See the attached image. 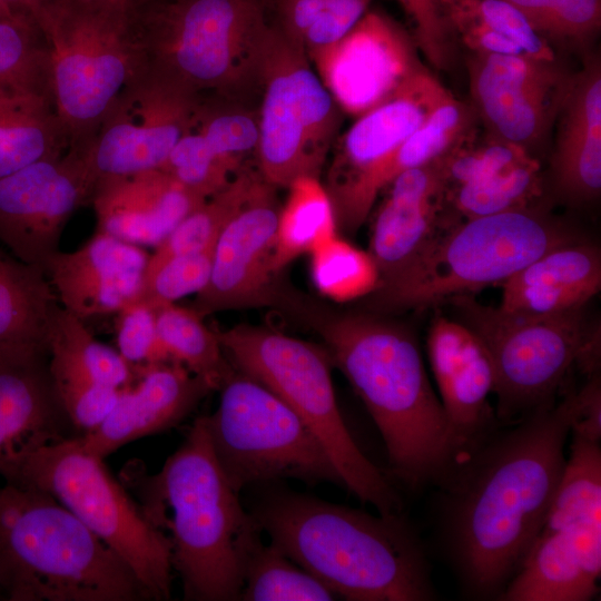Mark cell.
Instances as JSON below:
<instances>
[{"label":"cell","mask_w":601,"mask_h":601,"mask_svg":"<svg viewBox=\"0 0 601 601\" xmlns=\"http://www.w3.org/2000/svg\"><path fill=\"white\" fill-rule=\"evenodd\" d=\"M578 413L575 392L460 452L437 487L439 545L464 595L499 600L544 524Z\"/></svg>","instance_id":"obj_1"},{"label":"cell","mask_w":601,"mask_h":601,"mask_svg":"<svg viewBox=\"0 0 601 601\" xmlns=\"http://www.w3.org/2000/svg\"><path fill=\"white\" fill-rule=\"evenodd\" d=\"M287 308L319 334L385 443L388 473L410 490L434 485L456 449L413 334L372 315L335 313L285 290Z\"/></svg>","instance_id":"obj_2"},{"label":"cell","mask_w":601,"mask_h":601,"mask_svg":"<svg viewBox=\"0 0 601 601\" xmlns=\"http://www.w3.org/2000/svg\"><path fill=\"white\" fill-rule=\"evenodd\" d=\"M252 514L272 543L335 595L428 601L436 594L424 544L400 514L372 515L294 492H274Z\"/></svg>","instance_id":"obj_3"},{"label":"cell","mask_w":601,"mask_h":601,"mask_svg":"<svg viewBox=\"0 0 601 601\" xmlns=\"http://www.w3.org/2000/svg\"><path fill=\"white\" fill-rule=\"evenodd\" d=\"M140 506L171 543L184 599L239 600L245 566L262 529L220 467L205 415L157 474L136 476Z\"/></svg>","instance_id":"obj_4"},{"label":"cell","mask_w":601,"mask_h":601,"mask_svg":"<svg viewBox=\"0 0 601 601\" xmlns=\"http://www.w3.org/2000/svg\"><path fill=\"white\" fill-rule=\"evenodd\" d=\"M0 594L10 601L149 599L132 570L50 494L0 486Z\"/></svg>","instance_id":"obj_5"},{"label":"cell","mask_w":601,"mask_h":601,"mask_svg":"<svg viewBox=\"0 0 601 601\" xmlns=\"http://www.w3.org/2000/svg\"><path fill=\"white\" fill-rule=\"evenodd\" d=\"M272 0H159L137 20L150 71L200 97L259 93Z\"/></svg>","instance_id":"obj_6"},{"label":"cell","mask_w":601,"mask_h":601,"mask_svg":"<svg viewBox=\"0 0 601 601\" xmlns=\"http://www.w3.org/2000/svg\"><path fill=\"white\" fill-rule=\"evenodd\" d=\"M577 240L564 223L535 206L464 219L381 280L370 304L381 312L425 309L501 285L544 253Z\"/></svg>","instance_id":"obj_7"},{"label":"cell","mask_w":601,"mask_h":601,"mask_svg":"<svg viewBox=\"0 0 601 601\" xmlns=\"http://www.w3.org/2000/svg\"><path fill=\"white\" fill-rule=\"evenodd\" d=\"M234 367L285 402L322 444L343 487L380 514L402 513V501L353 439L341 414L326 347L262 326L214 328Z\"/></svg>","instance_id":"obj_8"},{"label":"cell","mask_w":601,"mask_h":601,"mask_svg":"<svg viewBox=\"0 0 601 601\" xmlns=\"http://www.w3.org/2000/svg\"><path fill=\"white\" fill-rule=\"evenodd\" d=\"M35 20L56 109L70 148L82 149L121 91L148 69L139 27L80 0H42Z\"/></svg>","instance_id":"obj_9"},{"label":"cell","mask_w":601,"mask_h":601,"mask_svg":"<svg viewBox=\"0 0 601 601\" xmlns=\"http://www.w3.org/2000/svg\"><path fill=\"white\" fill-rule=\"evenodd\" d=\"M41 490L72 512L132 570L149 599L171 593L169 538L109 472L104 459L69 436L30 454L11 482Z\"/></svg>","instance_id":"obj_10"},{"label":"cell","mask_w":601,"mask_h":601,"mask_svg":"<svg viewBox=\"0 0 601 601\" xmlns=\"http://www.w3.org/2000/svg\"><path fill=\"white\" fill-rule=\"evenodd\" d=\"M451 300L492 358L500 424L515 423L554 403L574 363L588 372L597 367V338L584 325L583 309L529 316L485 306L471 295Z\"/></svg>","instance_id":"obj_11"},{"label":"cell","mask_w":601,"mask_h":601,"mask_svg":"<svg viewBox=\"0 0 601 601\" xmlns=\"http://www.w3.org/2000/svg\"><path fill=\"white\" fill-rule=\"evenodd\" d=\"M219 391L218 407L205 421L215 456L236 492L280 479L343 486L322 444L270 390L234 367Z\"/></svg>","instance_id":"obj_12"},{"label":"cell","mask_w":601,"mask_h":601,"mask_svg":"<svg viewBox=\"0 0 601 601\" xmlns=\"http://www.w3.org/2000/svg\"><path fill=\"white\" fill-rule=\"evenodd\" d=\"M256 165L273 187L319 178L336 140L341 110L304 50L272 23L259 72Z\"/></svg>","instance_id":"obj_13"},{"label":"cell","mask_w":601,"mask_h":601,"mask_svg":"<svg viewBox=\"0 0 601 601\" xmlns=\"http://www.w3.org/2000/svg\"><path fill=\"white\" fill-rule=\"evenodd\" d=\"M203 98L147 69L129 83L79 157L91 186L160 168L195 122ZM91 200V199H90Z\"/></svg>","instance_id":"obj_14"},{"label":"cell","mask_w":601,"mask_h":601,"mask_svg":"<svg viewBox=\"0 0 601 601\" xmlns=\"http://www.w3.org/2000/svg\"><path fill=\"white\" fill-rule=\"evenodd\" d=\"M416 49L397 22L367 10L344 37L308 59L339 110L357 118L424 68Z\"/></svg>","instance_id":"obj_15"},{"label":"cell","mask_w":601,"mask_h":601,"mask_svg":"<svg viewBox=\"0 0 601 601\" xmlns=\"http://www.w3.org/2000/svg\"><path fill=\"white\" fill-rule=\"evenodd\" d=\"M91 186L72 150L0 178V243L24 263L45 269L70 216L90 203Z\"/></svg>","instance_id":"obj_16"},{"label":"cell","mask_w":601,"mask_h":601,"mask_svg":"<svg viewBox=\"0 0 601 601\" xmlns=\"http://www.w3.org/2000/svg\"><path fill=\"white\" fill-rule=\"evenodd\" d=\"M473 109L489 134L528 149L559 111L571 77L554 61L472 53L467 60Z\"/></svg>","instance_id":"obj_17"},{"label":"cell","mask_w":601,"mask_h":601,"mask_svg":"<svg viewBox=\"0 0 601 601\" xmlns=\"http://www.w3.org/2000/svg\"><path fill=\"white\" fill-rule=\"evenodd\" d=\"M279 206L267 181L228 221L213 252L208 282L190 306L215 312L276 305L280 288L273 268Z\"/></svg>","instance_id":"obj_18"},{"label":"cell","mask_w":601,"mask_h":601,"mask_svg":"<svg viewBox=\"0 0 601 601\" xmlns=\"http://www.w3.org/2000/svg\"><path fill=\"white\" fill-rule=\"evenodd\" d=\"M48 368L58 400L73 428L98 427L132 382V366L98 342L85 321L58 305L48 334Z\"/></svg>","instance_id":"obj_19"},{"label":"cell","mask_w":601,"mask_h":601,"mask_svg":"<svg viewBox=\"0 0 601 601\" xmlns=\"http://www.w3.org/2000/svg\"><path fill=\"white\" fill-rule=\"evenodd\" d=\"M445 203L464 219L533 206L541 194L540 164L529 150L472 131L442 156Z\"/></svg>","instance_id":"obj_20"},{"label":"cell","mask_w":601,"mask_h":601,"mask_svg":"<svg viewBox=\"0 0 601 601\" xmlns=\"http://www.w3.org/2000/svg\"><path fill=\"white\" fill-rule=\"evenodd\" d=\"M447 92L424 67L336 138L323 183L334 209L426 119Z\"/></svg>","instance_id":"obj_21"},{"label":"cell","mask_w":601,"mask_h":601,"mask_svg":"<svg viewBox=\"0 0 601 601\" xmlns=\"http://www.w3.org/2000/svg\"><path fill=\"white\" fill-rule=\"evenodd\" d=\"M426 349L457 455L500 425L489 403L492 358L467 325L445 316L432 322Z\"/></svg>","instance_id":"obj_22"},{"label":"cell","mask_w":601,"mask_h":601,"mask_svg":"<svg viewBox=\"0 0 601 601\" xmlns=\"http://www.w3.org/2000/svg\"><path fill=\"white\" fill-rule=\"evenodd\" d=\"M132 367L137 383L120 391L98 427L79 436L82 447L93 455L105 459L127 443L178 425L213 391L206 381L174 359Z\"/></svg>","instance_id":"obj_23"},{"label":"cell","mask_w":601,"mask_h":601,"mask_svg":"<svg viewBox=\"0 0 601 601\" xmlns=\"http://www.w3.org/2000/svg\"><path fill=\"white\" fill-rule=\"evenodd\" d=\"M148 257L141 246L96 230L79 249L52 255L45 273L59 305L85 321L136 300Z\"/></svg>","instance_id":"obj_24"},{"label":"cell","mask_w":601,"mask_h":601,"mask_svg":"<svg viewBox=\"0 0 601 601\" xmlns=\"http://www.w3.org/2000/svg\"><path fill=\"white\" fill-rule=\"evenodd\" d=\"M72 427L56 394L48 355L0 356V476L11 482L39 449Z\"/></svg>","instance_id":"obj_25"},{"label":"cell","mask_w":601,"mask_h":601,"mask_svg":"<svg viewBox=\"0 0 601 601\" xmlns=\"http://www.w3.org/2000/svg\"><path fill=\"white\" fill-rule=\"evenodd\" d=\"M386 188L373 220L368 249L378 283L410 265L445 229L442 157L402 173Z\"/></svg>","instance_id":"obj_26"},{"label":"cell","mask_w":601,"mask_h":601,"mask_svg":"<svg viewBox=\"0 0 601 601\" xmlns=\"http://www.w3.org/2000/svg\"><path fill=\"white\" fill-rule=\"evenodd\" d=\"M205 200L156 168L99 183L90 203L97 230L134 245L157 246Z\"/></svg>","instance_id":"obj_27"},{"label":"cell","mask_w":601,"mask_h":601,"mask_svg":"<svg viewBox=\"0 0 601 601\" xmlns=\"http://www.w3.org/2000/svg\"><path fill=\"white\" fill-rule=\"evenodd\" d=\"M601 573V522L539 534L499 600L588 601Z\"/></svg>","instance_id":"obj_28"},{"label":"cell","mask_w":601,"mask_h":601,"mask_svg":"<svg viewBox=\"0 0 601 601\" xmlns=\"http://www.w3.org/2000/svg\"><path fill=\"white\" fill-rule=\"evenodd\" d=\"M499 309L519 315H555L583 309L601 288L595 246L573 242L555 247L501 284Z\"/></svg>","instance_id":"obj_29"},{"label":"cell","mask_w":601,"mask_h":601,"mask_svg":"<svg viewBox=\"0 0 601 601\" xmlns=\"http://www.w3.org/2000/svg\"><path fill=\"white\" fill-rule=\"evenodd\" d=\"M560 125L552 170L556 187L570 199L587 201L601 190V66L585 61L572 76L559 108Z\"/></svg>","instance_id":"obj_30"},{"label":"cell","mask_w":601,"mask_h":601,"mask_svg":"<svg viewBox=\"0 0 601 601\" xmlns=\"http://www.w3.org/2000/svg\"><path fill=\"white\" fill-rule=\"evenodd\" d=\"M475 111L450 91L426 119L385 159L370 170L334 210L337 228L355 233L383 188L402 173L430 164L472 131Z\"/></svg>","instance_id":"obj_31"},{"label":"cell","mask_w":601,"mask_h":601,"mask_svg":"<svg viewBox=\"0 0 601 601\" xmlns=\"http://www.w3.org/2000/svg\"><path fill=\"white\" fill-rule=\"evenodd\" d=\"M58 298L45 269L0 243V356L48 355Z\"/></svg>","instance_id":"obj_32"},{"label":"cell","mask_w":601,"mask_h":601,"mask_svg":"<svg viewBox=\"0 0 601 601\" xmlns=\"http://www.w3.org/2000/svg\"><path fill=\"white\" fill-rule=\"evenodd\" d=\"M70 148L51 92L0 91V178Z\"/></svg>","instance_id":"obj_33"},{"label":"cell","mask_w":601,"mask_h":601,"mask_svg":"<svg viewBox=\"0 0 601 601\" xmlns=\"http://www.w3.org/2000/svg\"><path fill=\"white\" fill-rule=\"evenodd\" d=\"M441 6L451 33L472 53L555 60L550 43L504 0H441Z\"/></svg>","instance_id":"obj_34"},{"label":"cell","mask_w":601,"mask_h":601,"mask_svg":"<svg viewBox=\"0 0 601 601\" xmlns=\"http://www.w3.org/2000/svg\"><path fill=\"white\" fill-rule=\"evenodd\" d=\"M287 188L288 195L277 219L273 256L276 274L338 231L331 198L319 178L302 176Z\"/></svg>","instance_id":"obj_35"},{"label":"cell","mask_w":601,"mask_h":601,"mask_svg":"<svg viewBox=\"0 0 601 601\" xmlns=\"http://www.w3.org/2000/svg\"><path fill=\"white\" fill-rule=\"evenodd\" d=\"M265 183L257 167L248 166L240 170L226 187L207 198L156 246L155 253L148 257L144 275L171 257L214 246L228 221Z\"/></svg>","instance_id":"obj_36"},{"label":"cell","mask_w":601,"mask_h":601,"mask_svg":"<svg viewBox=\"0 0 601 601\" xmlns=\"http://www.w3.org/2000/svg\"><path fill=\"white\" fill-rule=\"evenodd\" d=\"M152 308V307H151ZM157 337L166 359L185 365L194 375L201 377L219 391L234 371L214 328L208 327L191 307L175 303L154 308Z\"/></svg>","instance_id":"obj_37"},{"label":"cell","mask_w":601,"mask_h":601,"mask_svg":"<svg viewBox=\"0 0 601 601\" xmlns=\"http://www.w3.org/2000/svg\"><path fill=\"white\" fill-rule=\"evenodd\" d=\"M571 434L570 457L565 460L540 534L601 522L600 442Z\"/></svg>","instance_id":"obj_38"},{"label":"cell","mask_w":601,"mask_h":601,"mask_svg":"<svg viewBox=\"0 0 601 601\" xmlns=\"http://www.w3.org/2000/svg\"><path fill=\"white\" fill-rule=\"evenodd\" d=\"M373 0H272L273 20L309 58L344 37Z\"/></svg>","instance_id":"obj_39"},{"label":"cell","mask_w":601,"mask_h":601,"mask_svg":"<svg viewBox=\"0 0 601 601\" xmlns=\"http://www.w3.org/2000/svg\"><path fill=\"white\" fill-rule=\"evenodd\" d=\"M193 128L235 174L256 159L259 142L258 107L219 98H203Z\"/></svg>","instance_id":"obj_40"},{"label":"cell","mask_w":601,"mask_h":601,"mask_svg":"<svg viewBox=\"0 0 601 601\" xmlns=\"http://www.w3.org/2000/svg\"><path fill=\"white\" fill-rule=\"evenodd\" d=\"M335 594L286 556L275 544L260 542L250 553L239 600L329 601Z\"/></svg>","instance_id":"obj_41"},{"label":"cell","mask_w":601,"mask_h":601,"mask_svg":"<svg viewBox=\"0 0 601 601\" xmlns=\"http://www.w3.org/2000/svg\"><path fill=\"white\" fill-rule=\"evenodd\" d=\"M311 277L316 289L335 302L370 294L378 284L377 268L368 252L338 235L311 252Z\"/></svg>","instance_id":"obj_42"},{"label":"cell","mask_w":601,"mask_h":601,"mask_svg":"<svg viewBox=\"0 0 601 601\" xmlns=\"http://www.w3.org/2000/svg\"><path fill=\"white\" fill-rule=\"evenodd\" d=\"M10 90L50 92L41 32L23 13L0 18V91Z\"/></svg>","instance_id":"obj_43"},{"label":"cell","mask_w":601,"mask_h":601,"mask_svg":"<svg viewBox=\"0 0 601 601\" xmlns=\"http://www.w3.org/2000/svg\"><path fill=\"white\" fill-rule=\"evenodd\" d=\"M504 1L513 6L546 41L583 43L601 26V0Z\"/></svg>","instance_id":"obj_44"},{"label":"cell","mask_w":601,"mask_h":601,"mask_svg":"<svg viewBox=\"0 0 601 601\" xmlns=\"http://www.w3.org/2000/svg\"><path fill=\"white\" fill-rule=\"evenodd\" d=\"M160 169L205 199L237 175L211 151L193 126L174 146Z\"/></svg>","instance_id":"obj_45"},{"label":"cell","mask_w":601,"mask_h":601,"mask_svg":"<svg viewBox=\"0 0 601 601\" xmlns=\"http://www.w3.org/2000/svg\"><path fill=\"white\" fill-rule=\"evenodd\" d=\"M214 246L171 257L144 275L141 289L136 300L155 308L198 293L208 282Z\"/></svg>","instance_id":"obj_46"},{"label":"cell","mask_w":601,"mask_h":601,"mask_svg":"<svg viewBox=\"0 0 601 601\" xmlns=\"http://www.w3.org/2000/svg\"><path fill=\"white\" fill-rule=\"evenodd\" d=\"M413 24L416 48L436 69L451 66L453 47L441 0H397Z\"/></svg>","instance_id":"obj_47"},{"label":"cell","mask_w":601,"mask_h":601,"mask_svg":"<svg viewBox=\"0 0 601 601\" xmlns=\"http://www.w3.org/2000/svg\"><path fill=\"white\" fill-rule=\"evenodd\" d=\"M117 314L118 352L131 366L166 359L158 343L154 308L134 300Z\"/></svg>","instance_id":"obj_48"},{"label":"cell","mask_w":601,"mask_h":601,"mask_svg":"<svg viewBox=\"0 0 601 601\" xmlns=\"http://www.w3.org/2000/svg\"><path fill=\"white\" fill-rule=\"evenodd\" d=\"M578 413L571 433L600 442L601 439V391L599 377L594 376L575 392Z\"/></svg>","instance_id":"obj_49"},{"label":"cell","mask_w":601,"mask_h":601,"mask_svg":"<svg viewBox=\"0 0 601 601\" xmlns=\"http://www.w3.org/2000/svg\"><path fill=\"white\" fill-rule=\"evenodd\" d=\"M95 8L136 22L139 17L159 0H80Z\"/></svg>","instance_id":"obj_50"},{"label":"cell","mask_w":601,"mask_h":601,"mask_svg":"<svg viewBox=\"0 0 601 601\" xmlns=\"http://www.w3.org/2000/svg\"><path fill=\"white\" fill-rule=\"evenodd\" d=\"M8 3L19 13L30 16L35 19V14L40 4V0H7Z\"/></svg>","instance_id":"obj_51"},{"label":"cell","mask_w":601,"mask_h":601,"mask_svg":"<svg viewBox=\"0 0 601 601\" xmlns=\"http://www.w3.org/2000/svg\"><path fill=\"white\" fill-rule=\"evenodd\" d=\"M0 600H2V597H1V594H0Z\"/></svg>","instance_id":"obj_52"},{"label":"cell","mask_w":601,"mask_h":601,"mask_svg":"<svg viewBox=\"0 0 601 601\" xmlns=\"http://www.w3.org/2000/svg\"><path fill=\"white\" fill-rule=\"evenodd\" d=\"M41 1H42V0H40V2H41Z\"/></svg>","instance_id":"obj_53"}]
</instances>
